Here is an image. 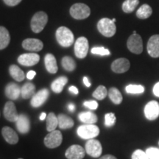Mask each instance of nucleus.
Listing matches in <instances>:
<instances>
[{
	"label": "nucleus",
	"instance_id": "1",
	"mask_svg": "<svg viewBox=\"0 0 159 159\" xmlns=\"http://www.w3.org/2000/svg\"><path fill=\"white\" fill-rule=\"evenodd\" d=\"M56 39L59 44L63 47H69L73 44L75 37L72 32L66 27H60L56 31Z\"/></svg>",
	"mask_w": 159,
	"mask_h": 159
},
{
	"label": "nucleus",
	"instance_id": "2",
	"mask_svg": "<svg viewBox=\"0 0 159 159\" xmlns=\"http://www.w3.org/2000/svg\"><path fill=\"white\" fill-rule=\"evenodd\" d=\"M97 29L99 33L105 37H112L116 33V27L114 22L108 18H103L97 24Z\"/></svg>",
	"mask_w": 159,
	"mask_h": 159
},
{
	"label": "nucleus",
	"instance_id": "3",
	"mask_svg": "<svg viewBox=\"0 0 159 159\" xmlns=\"http://www.w3.org/2000/svg\"><path fill=\"white\" fill-rule=\"evenodd\" d=\"M48 21L47 13L43 11H39L33 16L31 20V29L34 33H39L43 30Z\"/></svg>",
	"mask_w": 159,
	"mask_h": 159
},
{
	"label": "nucleus",
	"instance_id": "4",
	"mask_svg": "<svg viewBox=\"0 0 159 159\" xmlns=\"http://www.w3.org/2000/svg\"><path fill=\"white\" fill-rule=\"evenodd\" d=\"M77 135L83 139H92L99 134V129L94 124L80 125L77 130Z\"/></svg>",
	"mask_w": 159,
	"mask_h": 159
},
{
	"label": "nucleus",
	"instance_id": "5",
	"mask_svg": "<svg viewBox=\"0 0 159 159\" xmlns=\"http://www.w3.org/2000/svg\"><path fill=\"white\" fill-rule=\"evenodd\" d=\"M70 14L75 19H85L90 16L91 10L85 4L77 3L71 7Z\"/></svg>",
	"mask_w": 159,
	"mask_h": 159
},
{
	"label": "nucleus",
	"instance_id": "6",
	"mask_svg": "<svg viewBox=\"0 0 159 159\" xmlns=\"http://www.w3.org/2000/svg\"><path fill=\"white\" fill-rule=\"evenodd\" d=\"M128 48L131 52L139 55L143 52L142 39L139 34L131 35L127 42Z\"/></svg>",
	"mask_w": 159,
	"mask_h": 159
},
{
	"label": "nucleus",
	"instance_id": "7",
	"mask_svg": "<svg viewBox=\"0 0 159 159\" xmlns=\"http://www.w3.org/2000/svg\"><path fill=\"white\" fill-rule=\"evenodd\" d=\"M63 136L61 131L53 130L47 134L44 138V144L48 148H55L61 144Z\"/></svg>",
	"mask_w": 159,
	"mask_h": 159
},
{
	"label": "nucleus",
	"instance_id": "8",
	"mask_svg": "<svg viewBox=\"0 0 159 159\" xmlns=\"http://www.w3.org/2000/svg\"><path fill=\"white\" fill-rule=\"evenodd\" d=\"M75 54L77 57L83 59L86 57L89 51V41L85 37L77 39L75 43Z\"/></svg>",
	"mask_w": 159,
	"mask_h": 159
},
{
	"label": "nucleus",
	"instance_id": "9",
	"mask_svg": "<svg viewBox=\"0 0 159 159\" xmlns=\"http://www.w3.org/2000/svg\"><path fill=\"white\" fill-rule=\"evenodd\" d=\"M102 145L98 140L89 139L85 144V152L93 158H98L102 154Z\"/></svg>",
	"mask_w": 159,
	"mask_h": 159
},
{
	"label": "nucleus",
	"instance_id": "10",
	"mask_svg": "<svg viewBox=\"0 0 159 159\" xmlns=\"http://www.w3.org/2000/svg\"><path fill=\"white\" fill-rule=\"evenodd\" d=\"M144 115L149 120H155L159 116V103L152 100L149 102L144 108Z\"/></svg>",
	"mask_w": 159,
	"mask_h": 159
},
{
	"label": "nucleus",
	"instance_id": "11",
	"mask_svg": "<svg viewBox=\"0 0 159 159\" xmlns=\"http://www.w3.org/2000/svg\"><path fill=\"white\" fill-rule=\"evenodd\" d=\"M130 66V61L128 59L124 58V57H121V58L115 60L114 62L112 63L111 69L115 73L122 74V73H125L129 70Z\"/></svg>",
	"mask_w": 159,
	"mask_h": 159
},
{
	"label": "nucleus",
	"instance_id": "12",
	"mask_svg": "<svg viewBox=\"0 0 159 159\" xmlns=\"http://www.w3.org/2000/svg\"><path fill=\"white\" fill-rule=\"evenodd\" d=\"M40 61V56L36 53H26L18 57V62L25 66H32L37 64Z\"/></svg>",
	"mask_w": 159,
	"mask_h": 159
},
{
	"label": "nucleus",
	"instance_id": "13",
	"mask_svg": "<svg viewBox=\"0 0 159 159\" xmlns=\"http://www.w3.org/2000/svg\"><path fill=\"white\" fill-rule=\"evenodd\" d=\"M85 150L80 145H71L66 151L65 156L68 159H83L85 157Z\"/></svg>",
	"mask_w": 159,
	"mask_h": 159
},
{
	"label": "nucleus",
	"instance_id": "14",
	"mask_svg": "<svg viewBox=\"0 0 159 159\" xmlns=\"http://www.w3.org/2000/svg\"><path fill=\"white\" fill-rule=\"evenodd\" d=\"M4 116L7 120L12 122H16L19 118V115L18 114L16 106L12 101H8L6 102L3 111Z\"/></svg>",
	"mask_w": 159,
	"mask_h": 159
},
{
	"label": "nucleus",
	"instance_id": "15",
	"mask_svg": "<svg viewBox=\"0 0 159 159\" xmlns=\"http://www.w3.org/2000/svg\"><path fill=\"white\" fill-rule=\"evenodd\" d=\"M49 94V91L48 89H43L39 91H38L34 96L32 97L31 99V105L34 108H39L41 106L48 98Z\"/></svg>",
	"mask_w": 159,
	"mask_h": 159
},
{
	"label": "nucleus",
	"instance_id": "16",
	"mask_svg": "<svg viewBox=\"0 0 159 159\" xmlns=\"http://www.w3.org/2000/svg\"><path fill=\"white\" fill-rule=\"evenodd\" d=\"M148 54L152 57H159V35H154L149 39L148 43Z\"/></svg>",
	"mask_w": 159,
	"mask_h": 159
},
{
	"label": "nucleus",
	"instance_id": "17",
	"mask_svg": "<svg viewBox=\"0 0 159 159\" xmlns=\"http://www.w3.org/2000/svg\"><path fill=\"white\" fill-rule=\"evenodd\" d=\"M22 47L26 50L39 52L43 49V44L41 40L35 39H25L22 42Z\"/></svg>",
	"mask_w": 159,
	"mask_h": 159
},
{
	"label": "nucleus",
	"instance_id": "18",
	"mask_svg": "<svg viewBox=\"0 0 159 159\" xmlns=\"http://www.w3.org/2000/svg\"><path fill=\"white\" fill-rule=\"evenodd\" d=\"M5 95L7 98L16 100L21 95V88L15 83H10L5 87Z\"/></svg>",
	"mask_w": 159,
	"mask_h": 159
},
{
	"label": "nucleus",
	"instance_id": "19",
	"mask_svg": "<svg viewBox=\"0 0 159 159\" xmlns=\"http://www.w3.org/2000/svg\"><path fill=\"white\" fill-rule=\"evenodd\" d=\"M16 123V128L18 130L21 134H27L30 131V122L28 116H26L25 114H20Z\"/></svg>",
	"mask_w": 159,
	"mask_h": 159
},
{
	"label": "nucleus",
	"instance_id": "20",
	"mask_svg": "<svg viewBox=\"0 0 159 159\" xmlns=\"http://www.w3.org/2000/svg\"><path fill=\"white\" fill-rule=\"evenodd\" d=\"M2 134L6 142L9 144H15L19 142V136L16 133L9 127H4L2 130Z\"/></svg>",
	"mask_w": 159,
	"mask_h": 159
},
{
	"label": "nucleus",
	"instance_id": "21",
	"mask_svg": "<svg viewBox=\"0 0 159 159\" xmlns=\"http://www.w3.org/2000/svg\"><path fill=\"white\" fill-rule=\"evenodd\" d=\"M44 63L47 70L51 74H55L57 71V65L56 59L55 56L52 54L46 55L44 57Z\"/></svg>",
	"mask_w": 159,
	"mask_h": 159
},
{
	"label": "nucleus",
	"instance_id": "22",
	"mask_svg": "<svg viewBox=\"0 0 159 159\" xmlns=\"http://www.w3.org/2000/svg\"><path fill=\"white\" fill-rule=\"evenodd\" d=\"M58 119V126L61 129L66 130V129L71 128L74 126V121L73 119L65 114H59L57 116Z\"/></svg>",
	"mask_w": 159,
	"mask_h": 159
},
{
	"label": "nucleus",
	"instance_id": "23",
	"mask_svg": "<svg viewBox=\"0 0 159 159\" xmlns=\"http://www.w3.org/2000/svg\"><path fill=\"white\" fill-rule=\"evenodd\" d=\"M68 82V78L65 76H61L54 80L51 85L52 90L55 93L59 94L63 91V87Z\"/></svg>",
	"mask_w": 159,
	"mask_h": 159
},
{
	"label": "nucleus",
	"instance_id": "24",
	"mask_svg": "<svg viewBox=\"0 0 159 159\" xmlns=\"http://www.w3.org/2000/svg\"><path fill=\"white\" fill-rule=\"evenodd\" d=\"M35 86L31 83H27L21 88V95L23 99H30L34 96Z\"/></svg>",
	"mask_w": 159,
	"mask_h": 159
},
{
	"label": "nucleus",
	"instance_id": "25",
	"mask_svg": "<svg viewBox=\"0 0 159 159\" xmlns=\"http://www.w3.org/2000/svg\"><path fill=\"white\" fill-rule=\"evenodd\" d=\"M79 119L85 124H94L97 122V116L94 113L90 111H85L79 114Z\"/></svg>",
	"mask_w": 159,
	"mask_h": 159
},
{
	"label": "nucleus",
	"instance_id": "26",
	"mask_svg": "<svg viewBox=\"0 0 159 159\" xmlns=\"http://www.w3.org/2000/svg\"><path fill=\"white\" fill-rule=\"evenodd\" d=\"M9 72L11 77L18 82L23 81L25 78L24 71L16 65H11L9 68Z\"/></svg>",
	"mask_w": 159,
	"mask_h": 159
},
{
	"label": "nucleus",
	"instance_id": "27",
	"mask_svg": "<svg viewBox=\"0 0 159 159\" xmlns=\"http://www.w3.org/2000/svg\"><path fill=\"white\" fill-rule=\"evenodd\" d=\"M11 41L9 32L5 27H0V49H4L8 46Z\"/></svg>",
	"mask_w": 159,
	"mask_h": 159
},
{
	"label": "nucleus",
	"instance_id": "28",
	"mask_svg": "<svg viewBox=\"0 0 159 159\" xmlns=\"http://www.w3.org/2000/svg\"><path fill=\"white\" fill-rule=\"evenodd\" d=\"M152 10L150 5L144 4L139 7L136 12V16L140 19H146L152 15Z\"/></svg>",
	"mask_w": 159,
	"mask_h": 159
},
{
	"label": "nucleus",
	"instance_id": "29",
	"mask_svg": "<svg viewBox=\"0 0 159 159\" xmlns=\"http://www.w3.org/2000/svg\"><path fill=\"white\" fill-rule=\"evenodd\" d=\"M57 125H58L57 117L55 116L54 113H49L47 116V130L49 132L55 130Z\"/></svg>",
	"mask_w": 159,
	"mask_h": 159
},
{
	"label": "nucleus",
	"instance_id": "30",
	"mask_svg": "<svg viewBox=\"0 0 159 159\" xmlns=\"http://www.w3.org/2000/svg\"><path fill=\"white\" fill-rule=\"evenodd\" d=\"M108 94L109 98H110L111 100L112 101L114 104L119 105L122 102V94H121L120 91H119L116 88H114V87L111 88L110 90L108 91Z\"/></svg>",
	"mask_w": 159,
	"mask_h": 159
},
{
	"label": "nucleus",
	"instance_id": "31",
	"mask_svg": "<svg viewBox=\"0 0 159 159\" xmlns=\"http://www.w3.org/2000/svg\"><path fill=\"white\" fill-rule=\"evenodd\" d=\"M63 68L68 71H72L76 68V63L71 57L65 56L61 61Z\"/></svg>",
	"mask_w": 159,
	"mask_h": 159
},
{
	"label": "nucleus",
	"instance_id": "32",
	"mask_svg": "<svg viewBox=\"0 0 159 159\" xmlns=\"http://www.w3.org/2000/svg\"><path fill=\"white\" fill-rule=\"evenodd\" d=\"M139 4V0H125L122 4V10L125 13H130L136 9Z\"/></svg>",
	"mask_w": 159,
	"mask_h": 159
},
{
	"label": "nucleus",
	"instance_id": "33",
	"mask_svg": "<svg viewBox=\"0 0 159 159\" xmlns=\"http://www.w3.org/2000/svg\"><path fill=\"white\" fill-rule=\"evenodd\" d=\"M107 94H108V91L106 88L103 85H99L93 93V97L98 100H102L106 97Z\"/></svg>",
	"mask_w": 159,
	"mask_h": 159
},
{
	"label": "nucleus",
	"instance_id": "34",
	"mask_svg": "<svg viewBox=\"0 0 159 159\" xmlns=\"http://www.w3.org/2000/svg\"><path fill=\"white\" fill-rule=\"evenodd\" d=\"M125 91L128 94H142L144 91V88L143 85H128L125 88Z\"/></svg>",
	"mask_w": 159,
	"mask_h": 159
},
{
	"label": "nucleus",
	"instance_id": "35",
	"mask_svg": "<svg viewBox=\"0 0 159 159\" xmlns=\"http://www.w3.org/2000/svg\"><path fill=\"white\" fill-rule=\"evenodd\" d=\"M148 155L149 159H159V149L157 148H149L145 152Z\"/></svg>",
	"mask_w": 159,
	"mask_h": 159
},
{
	"label": "nucleus",
	"instance_id": "36",
	"mask_svg": "<svg viewBox=\"0 0 159 159\" xmlns=\"http://www.w3.org/2000/svg\"><path fill=\"white\" fill-rule=\"evenodd\" d=\"M116 116L113 113H108L105 116V125L106 127H111L116 123Z\"/></svg>",
	"mask_w": 159,
	"mask_h": 159
},
{
	"label": "nucleus",
	"instance_id": "37",
	"mask_svg": "<svg viewBox=\"0 0 159 159\" xmlns=\"http://www.w3.org/2000/svg\"><path fill=\"white\" fill-rule=\"evenodd\" d=\"M91 53L94 55H99L104 56V55H111L110 51L108 49L104 48V47H94L91 49Z\"/></svg>",
	"mask_w": 159,
	"mask_h": 159
},
{
	"label": "nucleus",
	"instance_id": "38",
	"mask_svg": "<svg viewBox=\"0 0 159 159\" xmlns=\"http://www.w3.org/2000/svg\"><path fill=\"white\" fill-rule=\"evenodd\" d=\"M132 159H149L148 155L142 150H136L132 155Z\"/></svg>",
	"mask_w": 159,
	"mask_h": 159
},
{
	"label": "nucleus",
	"instance_id": "39",
	"mask_svg": "<svg viewBox=\"0 0 159 159\" xmlns=\"http://www.w3.org/2000/svg\"><path fill=\"white\" fill-rule=\"evenodd\" d=\"M83 105H84L85 107H87V108L91 109V110H96L98 108V103L94 100L85 101L83 103Z\"/></svg>",
	"mask_w": 159,
	"mask_h": 159
},
{
	"label": "nucleus",
	"instance_id": "40",
	"mask_svg": "<svg viewBox=\"0 0 159 159\" xmlns=\"http://www.w3.org/2000/svg\"><path fill=\"white\" fill-rule=\"evenodd\" d=\"M4 2L8 6H16L21 2V0H3Z\"/></svg>",
	"mask_w": 159,
	"mask_h": 159
},
{
	"label": "nucleus",
	"instance_id": "41",
	"mask_svg": "<svg viewBox=\"0 0 159 159\" xmlns=\"http://www.w3.org/2000/svg\"><path fill=\"white\" fill-rule=\"evenodd\" d=\"M153 94L155 96L159 97V82L157 83L153 87Z\"/></svg>",
	"mask_w": 159,
	"mask_h": 159
},
{
	"label": "nucleus",
	"instance_id": "42",
	"mask_svg": "<svg viewBox=\"0 0 159 159\" xmlns=\"http://www.w3.org/2000/svg\"><path fill=\"white\" fill-rule=\"evenodd\" d=\"M35 75H36V73H35V71H33V70L30 71L27 74V79H29V80H33V79L35 77Z\"/></svg>",
	"mask_w": 159,
	"mask_h": 159
},
{
	"label": "nucleus",
	"instance_id": "43",
	"mask_svg": "<svg viewBox=\"0 0 159 159\" xmlns=\"http://www.w3.org/2000/svg\"><path fill=\"white\" fill-rule=\"evenodd\" d=\"M69 91L74 94H78V89H77L75 86H70L69 88Z\"/></svg>",
	"mask_w": 159,
	"mask_h": 159
},
{
	"label": "nucleus",
	"instance_id": "44",
	"mask_svg": "<svg viewBox=\"0 0 159 159\" xmlns=\"http://www.w3.org/2000/svg\"><path fill=\"white\" fill-rule=\"evenodd\" d=\"M83 83H84L86 87H90L91 86V83L89 81V79L87 77H83Z\"/></svg>",
	"mask_w": 159,
	"mask_h": 159
},
{
	"label": "nucleus",
	"instance_id": "45",
	"mask_svg": "<svg viewBox=\"0 0 159 159\" xmlns=\"http://www.w3.org/2000/svg\"><path fill=\"white\" fill-rule=\"evenodd\" d=\"M99 159H117V158L114 156H111V155H105V156L101 157Z\"/></svg>",
	"mask_w": 159,
	"mask_h": 159
},
{
	"label": "nucleus",
	"instance_id": "46",
	"mask_svg": "<svg viewBox=\"0 0 159 159\" xmlns=\"http://www.w3.org/2000/svg\"><path fill=\"white\" fill-rule=\"evenodd\" d=\"M68 109L71 112H73V111H75V105L73 104V103H69L68 105Z\"/></svg>",
	"mask_w": 159,
	"mask_h": 159
},
{
	"label": "nucleus",
	"instance_id": "47",
	"mask_svg": "<svg viewBox=\"0 0 159 159\" xmlns=\"http://www.w3.org/2000/svg\"><path fill=\"white\" fill-rule=\"evenodd\" d=\"M45 119H47V114H46V113H42V114H41V116H40V120L43 121Z\"/></svg>",
	"mask_w": 159,
	"mask_h": 159
},
{
	"label": "nucleus",
	"instance_id": "48",
	"mask_svg": "<svg viewBox=\"0 0 159 159\" xmlns=\"http://www.w3.org/2000/svg\"><path fill=\"white\" fill-rule=\"evenodd\" d=\"M112 21H113V22H115V21H116V19H113Z\"/></svg>",
	"mask_w": 159,
	"mask_h": 159
},
{
	"label": "nucleus",
	"instance_id": "49",
	"mask_svg": "<svg viewBox=\"0 0 159 159\" xmlns=\"http://www.w3.org/2000/svg\"><path fill=\"white\" fill-rule=\"evenodd\" d=\"M19 159H23V158H19Z\"/></svg>",
	"mask_w": 159,
	"mask_h": 159
},
{
	"label": "nucleus",
	"instance_id": "50",
	"mask_svg": "<svg viewBox=\"0 0 159 159\" xmlns=\"http://www.w3.org/2000/svg\"><path fill=\"white\" fill-rule=\"evenodd\" d=\"M158 144H159V142H158Z\"/></svg>",
	"mask_w": 159,
	"mask_h": 159
}]
</instances>
